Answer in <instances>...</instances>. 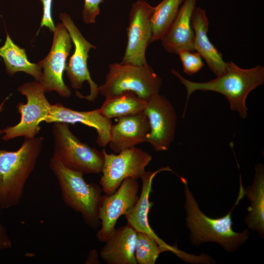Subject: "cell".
I'll return each mask as SVG.
<instances>
[{
  "label": "cell",
  "mask_w": 264,
  "mask_h": 264,
  "mask_svg": "<svg viewBox=\"0 0 264 264\" xmlns=\"http://www.w3.org/2000/svg\"><path fill=\"white\" fill-rule=\"evenodd\" d=\"M187 90V98L183 117L190 95L197 90L211 91L223 95L230 109L237 112L245 119L247 116L246 100L251 91L264 82V67L260 65L251 68H242L232 62H227L225 71L221 75L205 82H195L184 78L178 71L172 69Z\"/></svg>",
  "instance_id": "6da1fadb"
},
{
  "label": "cell",
  "mask_w": 264,
  "mask_h": 264,
  "mask_svg": "<svg viewBox=\"0 0 264 264\" xmlns=\"http://www.w3.org/2000/svg\"><path fill=\"white\" fill-rule=\"evenodd\" d=\"M240 178V190L234 206L227 214L219 218H209L203 214L190 191L187 182L184 183L186 226L190 231V240L193 245L198 246L202 243L214 242L220 244L226 252H232L248 239L250 234L248 228L241 233L232 229V212L244 196L241 176Z\"/></svg>",
  "instance_id": "7a4b0ae2"
},
{
  "label": "cell",
  "mask_w": 264,
  "mask_h": 264,
  "mask_svg": "<svg viewBox=\"0 0 264 264\" xmlns=\"http://www.w3.org/2000/svg\"><path fill=\"white\" fill-rule=\"evenodd\" d=\"M43 137L25 138L15 151L0 150V207L8 209L18 205L26 183L41 153Z\"/></svg>",
  "instance_id": "3957f363"
},
{
  "label": "cell",
  "mask_w": 264,
  "mask_h": 264,
  "mask_svg": "<svg viewBox=\"0 0 264 264\" xmlns=\"http://www.w3.org/2000/svg\"><path fill=\"white\" fill-rule=\"evenodd\" d=\"M49 167L57 179L65 203L81 214L85 223L93 229L101 225L99 209L102 189L99 185L88 183L83 174L71 170L53 158Z\"/></svg>",
  "instance_id": "277c9868"
},
{
  "label": "cell",
  "mask_w": 264,
  "mask_h": 264,
  "mask_svg": "<svg viewBox=\"0 0 264 264\" xmlns=\"http://www.w3.org/2000/svg\"><path fill=\"white\" fill-rule=\"evenodd\" d=\"M161 85V78L148 64L115 63L109 65L105 81L99 89L105 98L130 92L148 101L159 94Z\"/></svg>",
  "instance_id": "5b68a950"
},
{
  "label": "cell",
  "mask_w": 264,
  "mask_h": 264,
  "mask_svg": "<svg viewBox=\"0 0 264 264\" xmlns=\"http://www.w3.org/2000/svg\"><path fill=\"white\" fill-rule=\"evenodd\" d=\"M54 151L52 158L66 167L84 174H100L104 164L102 152L81 142L69 129L68 124L53 122Z\"/></svg>",
  "instance_id": "8992f818"
},
{
  "label": "cell",
  "mask_w": 264,
  "mask_h": 264,
  "mask_svg": "<svg viewBox=\"0 0 264 264\" xmlns=\"http://www.w3.org/2000/svg\"><path fill=\"white\" fill-rule=\"evenodd\" d=\"M17 90L26 96L27 102L25 104L21 102L17 105V111L21 114L20 121L17 124L2 130L4 141L20 136L27 139L35 137L41 129L39 124L44 121L52 106L45 96L43 86L38 82L25 83Z\"/></svg>",
  "instance_id": "52a82bcc"
},
{
  "label": "cell",
  "mask_w": 264,
  "mask_h": 264,
  "mask_svg": "<svg viewBox=\"0 0 264 264\" xmlns=\"http://www.w3.org/2000/svg\"><path fill=\"white\" fill-rule=\"evenodd\" d=\"M101 152L104 164L99 184L107 195L115 192L126 178H141L152 159L148 153L135 147L124 149L116 154H108L105 148Z\"/></svg>",
  "instance_id": "ba28073f"
},
{
  "label": "cell",
  "mask_w": 264,
  "mask_h": 264,
  "mask_svg": "<svg viewBox=\"0 0 264 264\" xmlns=\"http://www.w3.org/2000/svg\"><path fill=\"white\" fill-rule=\"evenodd\" d=\"M51 48L48 55L38 64L43 69L42 77L39 82L45 93L55 91L63 97L68 98L71 90L65 84L63 74L66 60L72 47L70 36L63 23L55 26Z\"/></svg>",
  "instance_id": "9c48e42d"
},
{
  "label": "cell",
  "mask_w": 264,
  "mask_h": 264,
  "mask_svg": "<svg viewBox=\"0 0 264 264\" xmlns=\"http://www.w3.org/2000/svg\"><path fill=\"white\" fill-rule=\"evenodd\" d=\"M60 19L69 33L74 45V51L66 64V71L71 86L75 89H81L83 83L87 81L89 94L84 96L78 91L76 95L90 102H93L99 93V86L91 79L87 66L88 53L96 47L88 42L82 35L70 16L66 13L60 14Z\"/></svg>",
  "instance_id": "30bf717a"
},
{
  "label": "cell",
  "mask_w": 264,
  "mask_h": 264,
  "mask_svg": "<svg viewBox=\"0 0 264 264\" xmlns=\"http://www.w3.org/2000/svg\"><path fill=\"white\" fill-rule=\"evenodd\" d=\"M139 188L137 179L129 177L113 194L102 195L99 209L101 227L96 235L99 242H105L119 217L127 215L134 207L139 198Z\"/></svg>",
  "instance_id": "8fae6325"
},
{
  "label": "cell",
  "mask_w": 264,
  "mask_h": 264,
  "mask_svg": "<svg viewBox=\"0 0 264 264\" xmlns=\"http://www.w3.org/2000/svg\"><path fill=\"white\" fill-rule=\"evenodd\" d=\"M153 8L144 0H138L132 4L127 29V43L121 63L139 66L148 64L145 54L152 43Z\"/></svg>",
  "instance_id": "7c38bea8"
},
{
  "label": "cell",
  "mask_w": 264,
  "mask_h": 264,
  "mask_svg": "<svg viewBox=\"0 0 264 264\" xmlns=\"http://www.w3.org/2000/svg\"><path fill=\"white\" fill-rule=\"evenodd\" d=\"M143 112L150 128L145 142L156 152L168 150L174 139L177 124L176 113L173 105L165 96L158 94L147 101Z\"/></svg>",
  "instance_id": "4fadbf2b"
},
{
  "label": "cell",
  "mask_w": 264,
  "mask_h": 264,
  "mask_svg": "<svg viewBox=\"0 0 264 264\" xmlns=\"http://www.w3.org/2000/svg\"><path fill=\"white\" fill-rule=\"evenodd\" d=\"M163 171H170L176 174L169 167H161L155 171H146L141 178L142 182L141 193L134 207L125 216L127 220V224L133 228L136 232L146 234L154 238L164 252L170 251L184 261H191L194 255L187 254L177 248L176 246H172L157 236L150 225L148 214L153 202L149 201L151 193L152 182L155 176Z\"/></svg>",
  "instance_id": "5bb4252c"
},
{
  "label": "cell",
  "mask_w": 264,
  "mask_h": 264,
  "mask_svg": "<svg viewBox=\"0 0 264 264\" xmlns=\"http://www.w3.org/2000/svg\"><path fill=\"white\" fill-rule=\"evenodd\" d=\"M44 121L47 123L62 122L68 125L80 123L95 129L97 133L96 142L100 146L105 148L110 141L111 121L105 117L99 109L79 111L56 103L52 105Z\"/></svg>",
  "instance_id": "9a60e30c"
},
{
  "label": "cell",
  "mask_w": 264,
  "mask_h": 264,
  "mask_svg": "<svg viewBox=\"0 0 264 264\" xmlns=\"http://www.w3.org/2000/svg\"><path fill=\"white\" fill-rule=\"evenodd\" d=\"M150 130L148 118L143 111L118 118L117 122L111 125L109 143L110 148L118 154L145 142Z\"/></svg>",
  "instance_id": "2e32d148"
},
{
  "label": "cell",
  "mask_w": 264,
  "mask_h": 264,
  "mask_svg": "<svg viewBox=\"0 0 264 264\" xmlns=\"http://www.w3.org/2000/svg\"><path fill=\"white\" fill-rule=\"evenodd\" d=\"M196 0H185L170 29L161 40L165 50L178 54L182 50L194 51L195 35L191 19Z\"/></svg>",
  "instance_id": "e0dca14e"
},
{
  "label": "cell",
  "mask_w": 264,
  "mask_h": 264,
  "mask_svg": "<svg viewBox=\"0 0 264 264\" xmlns=\"http://www.w3.org/2000/svg\"><path fill=\"white\" fill-rule=\"evenodd\" d=\"M195 35L194 49L206 62L209 69L216 77L223 73L227 67L221 53L211 42L208 36L209 22L205 11L195 7L191 19Z\"/></svg>",
  "instance_id": "ac0fdd59"
},
{
  "label": "cell",
  "mask_w": 264,
  "mask_h": 264,
  "mask_svg": "<svg viewBox=\"0 0 264 264\" xmlns=\"http://www.w3.org/2000/svg\"><path fill=\"white\" fill-rule=\"evenodd\" d=\"M136 238V231L127 224L115 228L100 250L101 257L108 264H137Z\"/></svg>",
  "instance_id": "d6986e66"
},
{
  "label": "cell",
  "mask_w": 264,
  "mask_h": 264,
  "mask_svg": "<svg viewBox=\"0 0 264 264\" xmlns=\"http://www.w3.org/2000/svg\"><path fill=\"white\" fill-rule=\"evenodd\" d=\"M255 175L253 183L244 188V194L250 200L247 208L248 214L245 217V223L248 229L257 231L264 238V168L262 164L255 167Z\"/></svg>",
  "instance_id": "ffe728a7"
},
{
  "label": "cell",
  "mask_w": 264,
  "mask_h": 264,
  "mask_svg": "<svg viewBox=\"0 0 264 264\" xmlns=\"http://www.w3.org/2000/svg\"><path fill=\"white\" fill-rule=\"evenodd\" d=\"M0 56L5 64L7 73L13 76L17 72H23L34 77L39 82L42 77V69L38 64L32 63L27 59L24 48L15 44L7 33L4 44L0 47Z\"/></svg>",
  "instance_id": "44dd1931"
},
{
  "label": "cell",
  "mask_w": 264,
  "mask_h": 264,
  "mask_svg": "<svg viewBox=\"0 0 264 264\" xmlns=\"http://www.w3.org/2000/svg\"><path fill=\"white\" fill-rule=\"evenodd\" d=\"M147 102L132 93L126 92L106 98L99 110L109 119H118L143 112Z\"/></svg>",
  "instance_id": "7402d4cb"
},
{
  "label": "cell",
  "mask_w": 264,
  "mask_h": 264,
  "mask_svg": "<svg viewBox=\"0 0 264 264\" xmlns=\"http://www.w3.org/2000/svg\"><path fill=\"white\" fill-rule=\"evenodd\" d=\"M182 0H162L153 7L151 18V42L161 40L175 21Z\"/></svg>",
  "instance_id": "603a6c76"
},
{
  "label": "cell",
  "mask_w": 264,
  "mask_h": 264,
  "mask_svg": "<svg viewBox=\"0 0 264 264\" xmlns=\"http://www.w3.org/2000/svg\"><path fill=\"white\" fill-rule=\"evenodd\" d=\"M163 252L154 238L143 232H136L134 256L137 264H154Z\"/></svg>",
  "instance_id": "cb8c5ba5"
},
{
  "label": "cell",
  "mask_w": 264,
  "mask_h": 264,
  "mask_svg": "<svg viewBox=\"0 0 264 264\" xmlns=\"http://www.w3.org/2000/svg\"><path fill=\"white\" fill-rule=\"evenodd\" d=\"M182 62L184 72L188 75H192L198 72L204 66L202 57L197 52L182 50L178 54Z\"/></svg>",
  "instance_id": "d4e9b609"
},
{
  "label": "cell",
  "mask_w": 264,
  "mask_h": 264,
  "mask_svg": "<svg viewBox=\"0 0 264 264\" xmlns=\"http://www.w3.org/2000/svg\"><path fill=\"white\" fill-rule=\"evenodd\" d=\"M84 8L82 11V18L86 23L95 22V18L100 12V4L103 0H84Z\"/></svg>",
  "instance_id": "484cf974"
},
{
  "label": "cell",
  "mask_w": 264,
  "mask_h": 264,
  "mask_svg": "<svg viewBox=\"0 0 264 264\" xmlns=\"http://www.w3.org/2000/svg\"><path fill=\"white\" fill-rule=\"evenodd\" d=\"M43 4V15L41 27H47L50 31L53 32L55 28L52 17V5L53 0H40Z\"/></svg>",
  "instance_id": "4316f807"
},
{
  "label": "cell",
  "mask_w": 264,
  "mask_h": 264,
  "mask_svg": "<svg viewBox=\"0 0 264 264\" xmlns=\"http://www.w3.org/2000/svg\"><path fill=\"white\" fill-rule=\"evenodd\" d=\"M0 251L9 249L12 246V242L0 221Z\"/></svg>",
  "instance_id": "83f0119b"
},
{
  "label": "cell",
  "mask_w": 264,
  "mask_h": 264,
  "mask_svg": "<svg viewBox=\"0 0 264 264\" xmlns=\"http://www.w3.org/2000/svg\"><path fill=\"white\" fill-rule=\"evenodd\" d=\"M85 264H100L98 253L96 249L91 250L85 261Z\"/></svg>",
  "instance_id": "f1b7e54d"
},
{
  "label": "cell",
  "mask_w": 264,
  "mask_h": 264,
  "mask_svg": "<svg viewBox=\"0 0 264 264\" xmlns=\"http://www.w3.org/2000/svg\"><path fill=\"white\" fill-rule=\"evenodd\" d=\"M9 97H6L4 100L0 104V112H1L3 110V107L5 103L8 100ZM2 134V130H0V136Z\"/></svg>",
  "instance_id": "f546056e"
},
{
  "label": "cell",
  "mask_w": 264,
  "mask_h": 264,
  "mask_svg": "<svg viewBox=\"0 0 264 264\" xmlns=\"http://www.w3.org/2000/svg\"><path fill=\"white\" fill-rule=\"evenodd\" d=\"M183 1V0H182Z\"/></svg>",
  "instance_id": "4dcf8cb0"
}]
</instances>
